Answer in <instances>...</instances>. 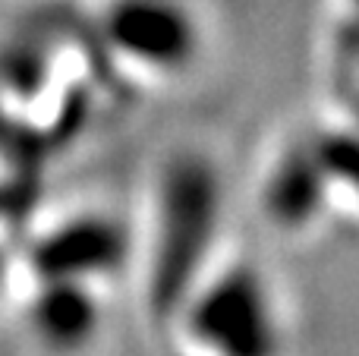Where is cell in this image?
<instances>
[{
	"instance_id": "1",
	"label": "cell",
	"mask_w": 359,
	"mask_h": 356,
	"mask_svg": "<svg viewBox=\"0 0 359 356\" xmlns=\"http://www.w3.org/2000/svg\"><path fill=\"white\" fill-rule=\"evenodd\" d=\"M224 180L198 149H177L161 161L151 183L145 224L133 233V268L145 309L161 325L170 306L198 271L227 246Z\"/></svg>"
},
{
	"instance_id": "3",
	"label": "cell",
	"mask_w": 359,
	"mask_h": 356,
	"mask_svg": "<svg viewBox=\"0 0 359 356\" xmlns=\"http://www.w3.org/2000/svg\"><path fill=\"white\" fill-rule=\"evenodd\" d=\"M22 290V322L50 356H82L98 344L111 287L76 281H13Z\"/></svg>"
},
{
	"instance_id": "2",
	"label": "cell",
	"mask_w": 359,
	"mask_h": 356,
	"mask_svg": "<svg viewBox=\"0 0 359 356\" xmlns=\"http://www.w3.org/2000/svg\"><path fill=\"white\" fill-rule=\"evenodd\" d=\"M180 356H290L287 296L265 262L224 246L164 315Z\"/></svg>"
},
{
	"instance_id": "4",
	"label": "cell",
	"mask_w": 359,
	"mask_h": 356,
	"mask_svg": "<svg viewBox=\"0 0 359 356\" xmlns=\"http://www.w3.org/2000/svg\"><path fill=\"white\" fill-rule=\"evenodd\" d=\"M318 177L325 214H359V123H341L325 132H306Z\"/></svg>"
}]
</instances>
